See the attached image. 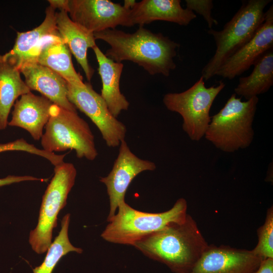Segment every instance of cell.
Listing matches in <instances>:
<instances>
[{"label": "cell", "instance_id": "52a82bcc", "mask_svg": "<svg viewBox=\"0 0 273 273\" xmlns=\"http://www.w3.org/2000/svg\"><path fill=\"white\" fill-rule=\"evenodd\" d=\"M76 174L72 163L63 162L55 166L54 175L42 197L37 225L30 231L29 237L32 250L38 254L45 253L52 243L58 215L67 204Z\"/></svg>", "mask_w": 273, "mask_h": 273}, {"label": "cell", "instance_id": "277c9868", "mask_svg": "<svg viewBox=\"0 0 273 273\" xmlns=\"http://www.w3.org/2000/svg\"><path fill=\"white\" fill-rule=\"evenodd\" d=\"M271 0L244 2L232 18L219 31L209 29L216 49L212 57L202 70L204 80L215 75L220 67L239 49L249 41L264 20L266 6Z\"/></svg>", "mask_w": 273, "mask_h": 273}, {"label": "cell", "instance_id": "603a6c76", "mask_svg": "<svg viewBox=\"0 0 273 273\" xmlns=\"http://www.w3.org/2000/svg\"><path fill=\"white\" fill-rule=\"evenodd\" d=\"M70 214H66L63 217L61 229L47 250L43 261L38 266L33 269V273H52L54 269L61 258L70 252L80 254L83 250L74 246L68 237V228Z\"/></svg>", "mask_w": 273, "mask_h": 273}, {"label": "cell", "instance_id": "7402d4cb", "mask_svg": "<svg viewBox=\"0 0 273 273\" xmlns=\"http://www.w3.org/2000/svg\"><path fill=\"white\" fill-rule=\"evenodd\" d=\"M251 73L239 78L235 94L249 100L267 92L273 84V49L262 54L254 63Z\"/></svg>", "mask_w": 273, "mask_h": 273}, {"label": "cell", "instance_id": "9a60e30c", "mask_svg": "<svg viewBox=\"0 0 273 273\" xmlns=\"http://www.w3.org/2000/svg\"><path fill=\"white\" fill-rule=\"evenodd\" d=\"M27 86L62 108L73 112L77 109L67 98V82L58 74L36 62H30L19 68Z\"/></svg>", "mask_w": 273, "mask_h": 273}, {"label": "cell", "instance_id": "4fadbf2b", "mask_svg": "<svg viewBox=\"0 0 273 273\" xmlns=\"http://www.w3.org/2000/svg\"><path fill=\"white\" fill-rule=\"evenodd\" d=\"M273 48V6L265 12L264 20L252 38L229 58L215 75L233 79L249 69L265 52Z\"/></svg>", "mask_w": 273, "mask_h": 273}, {"label": "cell", "instance_id": "d4e9b609", "mask_svg": "<svg viewBox=\"0 0 273 273\" xmlns=\"http://www.w3.org/2000/svg\"><path fill=\"white\" fill-rule=\"evenodd\" d=\"M8 151H22L35 154L48 159L54 166L62 161V156L36 148L23 139L5 144H0V153Z\"/></svg>", "mask_w": 273, "mask_h": 273}, {"label": "cell", "instance_id": "2e32d148", "mask_svg": "<svg viewBox=\"0 0 273 273\" xmlns=\"http://www.w3.org/2000/svg\"><path fill=\"white\" fill-rule=\"evenodd\" d=\"M53 104L43 96H36L31 92L24 94L15 103L12 119L8 125L24 129L34 140L38 141L50 118Z\"/></svg>", "mask_w": 273, "mask_h": 273}, {"label": "cell", "instance_id": "3957f363", "mask_svg": "<svg viewBox=\"0 0 273 273\" xmlns=\"http://www.w3.org/2000/svg\"><path fill=\"white\" fill-rule=\"evenodd\" d=\"M187 202L178 199L169 210L159 213L139 211L125 201L109 220L101 235L105 241L114 244L133 245L144 237L175 223L184 222L187 216Z\"/></svg>", "mask_w": 273, "mask_h": 273}, {"label": "cell", "instance_id": "44dd1931", "mask_svg": "<svg viewBox=\"0 0 273 273\" xmlns=\"http://www.w3.org/2000/svg\"><path fill=\"white\" fill-rule=\"evenodd\" d=\"M21 73L15 65L0 55V130L7 127L10 112L17 98L31 92Z\"/></svg>", "mask_w": 273, "mask_h": 273}, {"label": "cell", "instance_id": "6da1fadb", "mask_svg": "<svg viewBox=\"0 0 273 273\" xmlns=\"http://www.w3.org/2000/svg\"><path fill=\"white\" fill-rule=\"evenodd\" d=\"M94 35L109 44L105 55L114 62L131 61L152 75L168 76L176 68L173 59L179 44L161 33L139 26L132 33L109 29Z\"/></svg>", "mask_w": 273, "mask_h": 273}, {"label": "cell", "instance_id": "cb8c5ba5", "mask_svg": "<svg viewBox=\"0 0 273 273\" xmlns=\"http://www.w3.org/2000/svg\"><path fill=\"white\" fill-rule=\"evenodd\" d=\"M258 243L252 249L263 260L273 258V208L267 209L264 224L257 230Z\"/></svg>", "mask_w": 273, "mask_h": 273}, {"label": "cell", "instance_id": "ba28073f", "mask_svg": "<svg viewBox=\"0 0 273 273\" xmlns=\"http://www.w3.org/2000/svg\"><path fill=\"white\" fill-rule=\"evenodd\" d=\"M225 84L206 87L202 76L191 87L179 93H168L163 102L166 108L183 118V129L192 141H199L204 136L211 117V106Z\"/></svg>", "mask_w": 273, "mask_h": 273}, {"label": "cell", "instance_id": "9c48e42d", "mask_svg": "<svg viewBox=\"0 0 273 273\" xmlns=\"http://www.w3.org/2000/svg\"><path fill=\"white\" fill-rule=\"evenodd\" d=\"M67 98L97 126L107 146L118 147L125 140V125L112 114L101 95L89 83L77 86L67 82Z\"/></svg>", "mask_w": 273, "mask_h": 273}, {"label": "cell", "instance_id": "ac0fdd59", "mask_svg": "<svg viewBox=\"0 0 273 273\" xmlns=\"http://www.w3.org/2000/svg\"><path fill=\"white\" fill-rule=\"evenodd\" d=\"M57 30L63 42L73 55L89 81L94 75V69L89 64L87 51L96 44L94 33L73 21L65 11L56 13Z\"/></svg>", "mask_w": 273, "mask_h": 273}, {"label": "cell", "instance_id": "7a4b0ae2", "mask_svg": "<svg viewBox=\"0 0 273 273\" xmlns=\"http://www.w3.org/2000/svg\"><path fill=\"white\" fill-rule=\"evenodd\" d=\"M208 245L195 220L188 214L184 222L170 224L132 246L173 272L189 273Z\"/></svg>", "mask_w": 273, "mask_h": 273}, {"label": "cell", "instance_id": "4316f807", "mask_svg": "<svg viewBox=\"0 0 273 273\" xmlns=\"http://www.w3.org/2000/svg\"><path fill=\"white\" fill-rule=\"evenodd\" d=\"M36 180L42 182L47 181L48 178H39L29 175L15 176L8 175L6 177L0 178V187L11 185L13 183H17L24 181Z\"/></svg>", "mask_w": 273, "mask_h": 273}, {"label": "cell", "instance_id": "f1b7e54d", "mask_svg": "<svg viewBox=\"0 0 273 273\" xmlns=\"http://www.w3.org/2000/svg\"><path fill=\"white\" fill-rule=\"evenodd\" d=\"M50 6L54 9L60 11H65L67 12L68 0H49L48 1Z\"/></svg>", "mask_w": 273, "mask_h": 273}, {"label": "cell", "instance_id": "d6986e66", "mask_svg": "<svg viewBox=\"0 0 273 273\" xmlns=\"http://www.w3.org/2000/svg\"><path fill=\"white\" fill-rule=\"evenodd\" d=\"M93 49L98 63V72L102 83L101 96L110 112L117 118L129 106V102L120 89L123 64L107 57L97 45Z\"/></svg>", "mask_w": 273, "mask_h": 273}, {"label": "cell", "instance_id": "7c38bea8", "mask_svg": "<svg viewBox=\"0 0 273 273\" xmlns=\"http://www.w3.org/2000/svg\"><path fill=\"white\" fill-rule=\"evenodd\" d=\"M262 261L252 250L208 245L189 273H254Z\"/></svg>", "mask_w": 273, "mask_h": 273}, {"label": "cell", "instance_id": "5bb4252c", "mask_svg": "<svg viewBox=\"0 0 273 273\" xmlns=\"http://www.w3.org/2000/svg\"><path fill=\"white\" fill-rule=\"evenodd\" d=\"M56 9L49 6L43 22L32 30L17 32L13 48L4 57L19 69L23 64L36 62L43 44L54 36L60 35L56 26Z\"/></svg>", "mask_w": 273, "mask_h": 273}, {"label": "cell", "instance_id": "f546056e", "mask_svg": "<svg viewBox=\"0 0 273 273\" xmlns=\"http://www.w3.org/2000/svg\"><path fill=\"white\" fill-rule=\"evenodd\" d=\"M134 0H125L124 1L123 7L127 10L131 9L136 3Z\"/></svg>", "mask_w": 273, "mask_h": 273}, {"label": "cell", "instance_id": "83f0119b", "mask_svg": "<svg viewBox=\"0 0 273 273\" xmlns=\"http://www.w3.org/2000/svg\"><path fill=\"white\" fill-rule=\"evenodd\" d=\"M254 273H273V258L263 260Z\"/></svg>", "mask_w": 273, "mask_h": 273}, {"label": "cell", "instance_id": "8fae6325", "mask_svg": "<svg viewBox=\"0 0 273 273\" xmlns=\"http://www.w3.org/2000/svg\"><path fill=\"white\" fill-rule=\"evenodd\" d=\"M155 164L139 158L133 153L126 141L121 142L118 156L109 173L101 177L100 181L106 187L109 196L110 210L107 221L115 214L119 205L125 201L127 189L132 180L145 171H153Z\"/></svg>", "mask_w": 273, "mask_h": 273}, {"label": "cell", "instance_id": "e0dca14e", "mask_svg": "<svg viewBox=\"0 0 273 273\" xmlns=\"http://www.w3.org/2000/svg\"><path fill=\"white\" fill-rule=\"evenodd\" d=\"M180 0H143L136 2L130 9V18L134 25L161 20L187 26L196 18L194 12L183 8Z\"/></svg>", "mask_w": 273, "mask_h": 273}, {"label": "cell", "instance_id": "ffe728a7", "mask_svg": "<svg viewBox=\"0 0 273 273\" xmlns=\"http://www.w3.org/2000/svg\"><path fill=\"white\" fill-rule=\"evenodd\" d=\"M36 62L52 70L73 85H84L82 76L74 68L71 52L60 35L53 36L43 44Z\"/></svg>", "mask_w": 273, "mask_h": 273}, {"label": "cell", "instance_id": "8992f818", "mask_svg": "<svg viewBox=\"0 0 273 273\" xmlns=\"http://www.w3.org/2000/svg\"><path fill=\"white\" fill-rule=\"evenodd\" d=\"M43 150L50 153L75 150L79 158L90 161L98 155L94 135L88 123L77 112L53 104L41 138Z\"/></svg>", "mask_w": 273, "mask_h": 273}, {"label": "cell", "instance_id": "484cf974", "mask_svg": "<svg viewBox=\"0 0 273 273\" xmlns=\"http://www.w3.org/2000/svg\"><path fill=\"white\" fill-rule=\"evenodd\" d=\"M187 9L203 16L208 24L210 29L213 24L217 25L218 21L212 16V9L213 8L211 0H186Z\"/></svg>", "mask_w": 273, "mask_h": 273}, {"label": "cell", "instance_id": "5b68a950", "mask_svg": "<svg viewBox=\"0 0 273 273\" xmlns=\"http://www.w3.org/2000/svg\"><path fill=\"white\" fill-rule=\"evenodd\" d=\"M258 100L254 97L242 102L233 94L224 107L212 117L205 138L225 152L248 147L254 138L252 123Z\"/></svg>", "mask_w": 273, "mask_h": 273}, {"label": "cell", "instance_id": "30bf717a", "mask_svg": "<svg viewBox=\"0 0 273 273\" xmlns=\"http://www.w3.org/2000/svg\"><path fill=\"white\" fill-rule=\"evenodd\" d=\"M130 10L108 0H68L67 13L73 21L95 33L133 26Z\"/></svg>", "mask_w": 273, "mask_h": 273}]
</instances>
